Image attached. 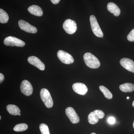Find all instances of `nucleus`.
<instances>
[{
  "label": "nucleus",
  "mask_w": 134,
  "mask_h": 134,
  "mask_svg": "<svg viewBox=\"0 0 134 134\" xmlns=\"http://www.w3.org/2000/svg\"><path fill=\"white\" fill-rule=\"evenodd\" d=\"M83 59L87 66L92 69H97L100 67V62L97 58L90 53H86L83 55Z\"/></svg>",
  "instance_id": "1"
},
{
  "label": "nucleus",
  "mask_w": 134,
  "mask_h": 134,
  "mask_svg": "<svg viewBox=\"0 0 134 134\" xmlns=\"http://www.w3.org/2000/svg\"><path fill=\"white\" fill-rule=\"evenodd\" d=\"M41 100L47 108H51L53 105V102L51 94L47 89H41L40 92Z\"/></svg>",
  "instance_id": "2"
},
{
  "label": "nucleus",
  "mask_w": 134,
  "mask_h": 134,
  "mask_svg": "<svg viewBox=\"0 0 134 134\" xmlns=\"http://www.w3.org/2000/svg\"><path fill=\"white\" fill-rule=\"evenodd\" d=\"M90 21L92 30L93 34L98 37H102L104 34L99 25L97 19L95 16L92 15L90 17Z\"/></svg>",
  "instance_id": "3"
},
{
  "label": "nucleus",
  "mask_w": 134,
  "mask_h": 134,
  "mask_svg": "<svg viewBox=\"0 0 134 134\" xmlns=\"http://www.w3.org/2000/svg\"><path fill=\"white\" fill-rule=\"evenodd\" d=\"M105 114L102 110H97L92 112L88 116V121L90 124L94 125L98 122L99 119H102Z\"/></svg>",
  "instance_id": "4"
},
{
  "label": "nucleus",
  "mask_w": 134,
  "mask_h": 134,
  "mask_svg": "<svg viewBox=\"0 0 134 134\" xmlns=\"http://www.w3.org/2000/svg\"><path fill=\"white\" fill-rule=\"evenodd\" d=\"M4 44L6 46L19 47H23L25 44L24 41L12 36L6 38L4 40Z\"/></svg>",
  "instance_id": "5"
},
{
  "label": "nucleus",
  "mask_w": 134,
  "mask_h": 134,
  "mask_svg": "<svg viewBox=\"0 0 134 134\" xmlns=\"http://www.w3.org/2000/svg\"><path fill=\"white\" fill-rule=\"evenodd\" d=\"M58 59L65 64H70L74 62L73 57L68 53L62 50L58 51L57 53Z\"/></svg>",
  "instance_id": "6"
},
{
  "label": "nucleus",
  "mask_w": 134,
  "mask_h": 134,
  "mask_svg": "<svg viewBox=\"0 0 134 134\" xmlns=\"http://www.w3.org/2000/svg\"><path fill=\"white\" fill-rule=\"evenodd\" d=\"M63 28L67 33L72 34L76 31L77 24L76 22L70 19H66L63 24Z\"/></svg>",
  "instance_id": "7"
},
{
  "label": "nucleus",
  "mask_w": 134,
  "mask_h": 134,
  "mask_svg": "<svg viewBox=\"0 0 134 134\" xmlns=\"http://www.w3.org/2000/svg\"><path fill=\"white\" fill-rule=\"evenodd\" d=\"M65 113L67 117L73 124H76L79 122V116L72 107H69L66 108Z\"/></svg>",
  "instance_id": "8"
},
{
  "label": "nucleus",
  "mask_w": 134,
  "mask_h": 134,
  "mask_svg": "<svg viewBox=\"0 0 134 134\" xmlns=\"http://www.w3.org/2000/svg\"><path fill=\"white\" fill-rule=\"evenodd\" d=\"M18 25L20 29L29 33H36L37 31V28L30 24L28 22L23 20H20L18 22Z\"/></svg>",
  "instance_id": "9"
},
{
  "label": "nucleus",
  "mask_w": 134,
  "mask_h": 134,
  "mask_svg": "<svg viewBox=\"0 0 134 134\" xmlns=\"http://www.w3.org/2000/svg\"><path fill=\"white\" fill-rule=\"evenodd\" d=\"M21 91L26 96H30L33 92V87L31 83L27 80L23 81L20 86Z\"/></svg>",
  "instance_id": "10"
},
{
  "label": "nucleus",
  "mask_w": 134,
  "mask_h": 134,
  "mask_svg": "<svg viewBox=\"0 0 134 134\" xmlns=\"http://www.w3.org/2000/svg\"><path fill=\"white\" fill-rule=\"evenodd\" d=\"M73 90L79 95H85L88 92V89L85 84L81 83H76L72 86Z\"/></svg>",
  "instance_id": "11"
},
{
  "label": "nucleus",
  "mask_w": 134,
  "mask_h": 134,
  "mask_svg": "<svg viewBox=\"0 0 134 134\" xmlns=\"http://www.w3.org/2000/svg\"><path fill=\"white\" fill-rule=\"evenodd\" d=\"M120 64L125 69L134 73V62L128 58H123L120 60Z\"/></svg>",
  "instance_id": "12"
},
{
  "label": "nucleus",
  "mask_w": 134,
  "mask_h": 134,
  "mask_svg": "<svg viewBox=\"0 0 134 134\" xmlns=\"http://www.w3.org/2000/svg\"><path fill=\"white\" fill-rule=\"evenodd\" d=\"M28 61L30 64L37 67L40 70H44L45 69L44 64L41 61V60L36 56H30L28 58Z\"/></svg>",
  "instance_id": "13"
},
{
  "label": "nucleus",
  "mask_w": 134,
  "mask_h": 134,
  "mask_svg": "<svg viewBox=\"0 0 134 134\" xmlns=\"http://www.w3.org/2000/svg\"><path fill=\"white\" fill-rule=\"evenodd\" d=\"M107 9L116 16H119L120 14V10L115 3L110 2L107 4Z\"/></svg>",
  "instance_id": "14"
},
{
  "label": "nucleus",
  "mask_w": 134,
  "mask_h": 134,
  "mask_svg": "<svg viewBox=\"0 0 134 134\" xmlns=\"http://www.w3.org/2000/svg\"><path fill=\"white\" fill-rule=\"evenodd\" d=\"M28 11L31 14L36 16H41L43 14V10L37 5H33L29 7Z\"/></svg>",
  "instance_id": "15"
},
{
  "label": "nucleus",
  "mask_w": 134,
  "mask_h": 134,
  "mask_svg": "<svg viewBox=\"0 0 134 134\" xmlns=\"http://www.w3.org/2000/svg\"><path fill=\"white\" fill-rule=\"evenodd\" d=\"M7 110L10 114L14 115H18L21 113L18 107L13 104H9L7 106Z\"/></svg>",
  "instance_id": "16"
},
{
  "label": "nucleus",
  "mask_w": 134,
  "mask_h": 134,
  "mask_svg": "<svg viewBox=\"0 0 134 134\" xmlns=\"http://www.w3.org/2000/svg\"><path fill=\"white\" fill-rule=\"evenodd\" d=\"M119 88L121 91L123 92H132L134 91V85L126 83L120 85Z\"/></svg>",
  "instance_id": "17"
},
{
  "label": "nucleus",
  "mask_w": 134,
  "mask_h": 134,
  "mask_svg": "<svg viewBox=\"0 0 134 134\" xmlns=\"http://www.w3.org/2000/svg\"><path fill=\"white\" fill-rule=\"evenodd\" d=\"M9 20V16L7 13L3 9H0V23L5 24L8 23Z\"/></svg>",
  "instance_id": "18"
},
{
  "label": "nucleus",
  "mask_w": 134,
  "mask_h": 134,
  "mask_svg": "<svg viewBox=\"0 0 134 134\" xmlns=\"http://www.w3.org/2000/svg\"><path fill=\"white\" fill-rule=\"evenodd\" d=\"M99 88L100 91L103 92L105 98L108 99H111L112 98V94L107 88H106L104 86L101 85L99 86Z\"/></svg>",
  "instance_id": "19"
},
{
  "label": "nucleus",
  "mask_w": 134,
  "mask_h": 134,
  "mask_svg": "<svg viewBox=\"0 0 134 134\" xmlns=\"http://www.w3.org/2000/svg\"><path fill=\"white\" fill-rule=\"evenodd\" d=\"M28 125L25 123H21L16 125L14 128V130L15 132H23L28 129Z\"/></svg>",
  "instance_id": "20"
},
{
  "label": "nucleus",
  "mask_w": 134,
  "mask_h": 134,
  "mask_svg": "<svg viewBox=\"0 0 134 134\" xmlns=\"http://www.w3.org/2000/svg\"><path fill=\"white\" fill-rule=\"evenodd\" d=\"M40 129L41 134H50L48 127L45 124L42 123L40 125Z\"/></svg>",
  "instance_id": "21"
},
{
  "label": "nucleus",
  "mask_w": 134,
  "mask_h": 134,
  "mask_svg": "<svg viewBox=\"0 0 134 134\" xmlns=\"http://www.w3.org/2000/svg\"><path fill=\"white\" fill-rule=\"evenodd\" d=\"M128 40L131 42L134 41V29H133L127 36Z\"/></svg>",
  "instance_id": "22"
},
{
  "label": "nucleus",
  "mask_w": 134,
  "mask_h": 134,
  "mask_svg": "<svg viewBox=\"0 0 134 134\" xmlns=\"http://www.w3.org/2000/svg\"><path fill=\"white\" fill-rule=\"evenodd\" d=\"M108 121L110 124L113 125V124H114V123H115V119L114 117H109V118H108Z\"/></svg>",
  "instance_id": "23"
},
{
  "label": "nucleus",
  "mask_w": 134,
  "mask_h": 134,
  "mask_svg": "<svg viewBox=\"0 0 134 134\" xmlns=\"http://www.w3.org/2000/svg\"><path fill=\"white\" fill-rule=\"evenodd\" d=\"M5 77L4 75L2 73L0 74V83H2L3 81H4Z\"/></svg>",
  "instance_id": "24"
},
{
  "label": "nucleus",
  "mask_w": 134,
  "mask_h": 134,
  "mask_svg": "<svg viewBox=\"0 0 134 134\" xmlns=\"http://www.w3.org/2000/svg\"><path fill=\"white\" fill-rule=\"evenodd\" d=\"M54 4H57L59 3L60 0H50Z\"/></svg>",
  "instance_id": "25"
},
{
  "label": "nucleus",
  "mask_w": 134,
  "mask_h": 134,
  "mask_svg": "<svg viewBox=\"0 0 134 134\" xmlns=\"http://www.w3.org/2000/svg\"><path fill=\"white\" fill-rule=\"evenodd\" d=\"M132 105L134 107V100L133 101V103H132Z\"/></svg>",
  "instance_id": "26"
},
{
  "label": "nucleus",
  "mask_w": 134,
  "mask_h": 134,
  "mask_svg": "<svg viewBox=\"0 0 134 134\" xmlns=\"http://www.w3.org/2000/svg\"><path fill=\"white\" fill-rule=\"evenodd\" d=\"M91 134H96V133H91Z\"/></svg>",
  "instance_id": "27"
},
{
  "label": "nucleus",
  "mask_w": 134,
  "mask_h": 134,
  "mask_svg": "<svg viewBox=\"0 0 134 134\" xmlns=\"http://www.w3.org/2000/svg\"><path fill=\"white\" fill-rule=\"evenodd\" d=\"M127 99H129V97H127Z\"/></svg>",
  "instance_id": "28"
},
{
  "label": "nucleus",
  "mask_w": 134,
  "mask_h": 134,
  "mask_svg": "<svg viewBox=\"0 0 134 134\" xmlns=\"http://www.w3.org/2000/svg\"><path fill=\"white\" fill-rule=\"evenodd\" d=\"M21 114L19 113V114H18V115H19V116H20V115H21Z\"/></svg>",
  "instance_id": "29"
},
{
  "label": "nucleus",
  "mask_w": 134,
  "mask_h": 134,
  "mask_svg": "<svg viewBox=\"0 0 134 134\" xmlns=\"http://www.w3.org/2000/svg\"><path fill=\"white\" fill-rule=\"evenodd\" d=\"M133 128H134V121L133 122Z\"/></svg>",
  "instance_id": "30"
},
{
  "label": "nucleus",
  "mask_w": 134,
  "mask_h": 134,
  "mask_svg": "<svg viewBox=\"0 0 134 134\" xmlns=\"http://www.w3.org/2000/svg\"><path fill=\"white\" fill-rule=\"evenodd\" d=\"M1 119V116H0V119Z\"/></svg>",
  "instance_id": "31"
}]
</instances>
